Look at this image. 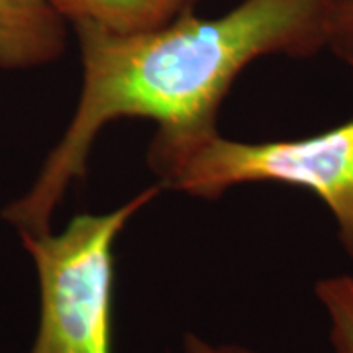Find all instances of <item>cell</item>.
I'll return each mask as SVG.
<instances>
[{
	"mask_svg": "<svg viewBox=\"0 0 353 353\" xmlns=\"http://www.w3.org/2000/svg\"><path fill=\"white\" fill-rule=\"evenodd\" d=\"M326 0H241L230 12H189L167 24L112 32L75 24L83 81L77 108L38 176L4 208L18 234H43L87 173L92 145L116 120H152L161 134L214 132L236 79L253 61L326 50Z\"/></svg>",
	"mask_w": 353,
	"mask_h": 353,
	"instance_id": "obj_1",
	"label": "cell"
},
{
	"mask_svg": "<svg viewBox=\"0 0 353 353\" xmlns=\"http://www.w3.org/2000/svg\"><path fill=\"white\" fill-rule=\"evenodd\" d=\"M148 167L161 189L204 201L253 183L308 190L328 208L341 250L353 261V118L320 134L273 141L230 139L218 130L155 132Z\"/></svg>",
	"mask_w": 353,
	"mask_h": 353,
	"instance_id": "obj_2",
	"label": "cell"
},
{
	"mask_svg": "<svg viewBox=\"0 0 353 353\" xmlns=\"http://www.w3.org/2000/svg\"><path fill=\"white\" fill-rule=\"evenodd\" d=\"M161 190L155 183L114 210L75 216L61 232L20 236L39 285L38 332L28 353H112L114 245Z\"/></svg>",
	"mask_w": 353,
	"mask_h": 353,
	"instance_id": "obj_3",
	"label": "cell"
},
{
	"mask_svg": "<svg viewBox=\"0 0 353 353\" xmlns=\"http://www.w3.org/2000/svg\"><path fill=\"white\" fill-rule=\"evenodd\" d=\"M67 24L53 0H0V69L30 71L57 61Z\"/></svg>",
	"mask_w": 353,
	"mask_h": 353,
	"instance_id": "obj_4",
	"label": "cell"
},
{
	"mask_svg": "<svg viewBox=\"0 0 353 353\" xmlns=\"http://www.w3.org/2000/svg\"><path fill=\"white\" fill-rule=\"evenodd\" d=\"M71 26L97 24L112 32H138L167 24L192 10L194 0H53Z\"/></svg>",
	"mask_w": 353,
	"mask_h": 353,
	"instance_id": "obj_5",
	"label": "cell"
},
{
	"mask_svg": "<svg viewBox=\"0 0 353 353\" xmlns=\"http://www.w3.org/2000/svg\"><path fill=\"white\" fill-rule=\"evenodd\" d=\"M314 294L328 316L334 353H353V277L334 275L320 279Z\"/></svg>",
	"mask_w": 353,
	"mask_h": 353,
	"instance_id": "obj_6",
	"label": "cell"
},
{
	"mask_svg": "<svg viewBox=\"0 0 353 353\" xmlns=\"http://www.w3.org/2000/svg\"><path fill=\"white\" fill-rule=\"evenodd\" d=\"M326 50L353 69V0H326Z\"/></svg>",
	"mask_w": 353,
	"mask_h": 353,
	"instance_id": "obj_7",
	"label": "cell"
},
{
	"mask_svg": "<svg viewBox=\"0 0 353 353\" xmlns=\"http://www.w3.org/2000/svg\"><path fill=\"white\" fill-rule=\"evenodd\" d=\"M183 350L185 353H257L238 343H212L199 334H185Z\"/></svg>",
	"mask_w": 353,
	"mask_h": 353,
	"instance_id": "obj_8",
	"label": "cell"
}]
</instances>
